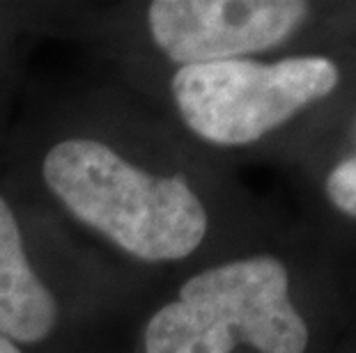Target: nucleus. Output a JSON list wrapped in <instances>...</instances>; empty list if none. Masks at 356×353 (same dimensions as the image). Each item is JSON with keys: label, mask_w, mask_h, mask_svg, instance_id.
<instances>
[{"label": "nucleus", "mask_w": 356, "mask_h": 353, "mask_svg": "<svg viewBox=\"0 0 356 353\" xmlns=\"http://www.w3.org/2000/svg\"><path fill=\"white\" fill-rule=\"evenodd\" d=\"M0 353H21V349L5 335H0Z\"/></svg>", "instance_id": "nucleus-7"}, {"label": "nucleus", "mask_w": 356, "mask_h": 353, "mask_svg": "<svg viewBox=\"0 0 356 353\" xmlns=\"http://www.w3.org/2000/svg\"><path fill=\"white\" fill-rule=\"evenodd\" d=\"M327 195L333 207L356 218V154L347 156L329 172Z\"/></svg>", "instance_id": "nucleus-6"}, {"label": "nucleus", "mask_w": 356, "mask_h": 353, "mask_svg": "<svg viewBox=\"0 0 356 353\" xmlns=\"http://www.w3.org/2000/svg\"><path fill=\"white\" fill-rule=\"evenodd\" d=\"M56 326V296L30 266L17 216L0 195V335L14 344H37Z\"/></svg>", "instance_id": "nucleus-5"}, {"label": "nucleus", "mask_w": 356, "mask_h": 353, "mask_svg": "<svg viewBox=\"0 0 356 353\" xmlns=\"http://www.w3.org/2000/svg\"><path fill=\"white\" fill-rule=\"evenodd\" d=\"M42 177L76 221L140 261L184 259L207 234L204 205L184 179L136 168L106 142H58L44 156Z\"/></svg>", "instance_id": "nucleus-1"}, {"label": "nucleus", "mask_w": 356, "mask_h": 353, "mask_svg": "<svg viewBox=\"0 0 356 353\" xmlns=\"http://www.w3.org/2000/svg\"><path fill=\"white\" fill-rule=\"evenodd\" d=\"M310 330L290 298V273L271 255L218 264L179 287L149 317L145 353H306Z\"/></svg>", "instance_id": "nucleus-2"}, {"label": "nucleus", "mask_w": 356, "mask_h": 353, "mask_svg": "<svg viewBox=\"0 0 356 353\" xmlns=\"http://www.w3.org/2000/svg\"><path fill=\"white\" fill-rule=\"evenodd\" d=\"M340 80L329 58L304 55L278 62L225 60L179 67L170 92L184 124L221 147H239L267 136L324 99Z\"/></svg>", "instance_id": "nucleus-3"}, {"label": "nucleus", "mask_w": 356, "mask_h": 353, "mask_svg": "<svg viewBox=\"0 0 356 353\" xmlns=\"http://www.w3.org/2000/svg\"><path fill=\"white\" fill-rule=\"evenodd\" d=\"M310 14L301 0H154L147 26L159 51L181 67L267 51Z\"/></svg>", "instance_id": "nucleus-4"}]
</instances>
